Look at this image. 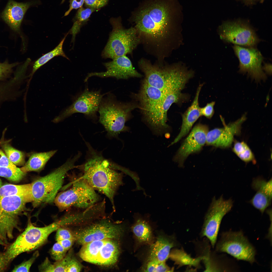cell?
Listing matches in <instances>:
<instances>
[{"instance_id":"obj_38","label":"cell","mask_w":272,"mask_h":272,"mask_svg":"<svg viewBox=\"0 0 272 272\" xmlns=\"http://www.w3.org/2000/svg\"><path fill=\"white\" fill-rule=\"evenodd\" d=\"M67 251L57 242L51 249L50 251V255L52 259L56 261H58L64 257Z\"/></svg>"},{"instance_id":"obj_23","label":"cell","mask_w":272,"mask_h":272,"mask_svg":"<svg viewBox=\"0 0 272 272\" xmlns=\"http://www.w3.org/2000/svg\"><path fill=\"white\" fill-rule=\"evenodd\" d=\"M272 179L268 181L256 179L252 186L257 192L251 201L253 206L263 213L271 202L272 195Z\"/></svg>"},{"instance_id":"obj_17","label":"cell","mask_w":272,"mask_h":272,"mask_svg":"<svg viewBox=\"0 0 272 272\" xmlns=\"http://www.w3.org/2000/svg\"><path fill=\"white\" fill-rule=\"evenodd\" d=\"M208 131V126L199 123L193 128L183 141L174 157V159L182 167L190 155L200 150L206 143Z\"/></svg>"},{"instance_id":"obj_46","label":"cell","mask_w":272,"mask_h":272,"mask_svg":"<svg viewBox=\"0 0 272 272\" xmlns=\"http://www.w3.org/2000/svg\"><path fill=\"white\" fill-rule=\"evenodd\" d=\"M85 0H70L69 9L66 12L64 16L68 15L73 9H79L82 7Z\"/></svg>"},{"instance_id":"obj_10","label":"cell","mask_w":272,"mask_h":272,"mask_svg":"<svg viewBox=\"0 0 272 272\" xmlns=\"http://www.w3.org/2000/svg\"><path fill=\"white\" fill-rule=\"evenodd\" d=\"M219 30L222 39L237 45L253 47L259 41L249 22L242 19L224 21Z\"/></svg>"},{"instance_id":"obj_6","label":"cell","mask_w":272,"mask_h":272,"mask_svg":"<svg viewBox=\"0 0 272 272\" xmlns=\"http://www.w3.org/2000/svg\"><path fill=\"white\" fill-rule=\"evenodd\" d=\"M110 22L112 30L102 52V57L113 59L131 53L140 44L135 28L134 27L124 28L119 17L112 18Z\"/></svg>"},{"instance_id":"obj_14","label":"cell","mask_w":272,"mask_h":272,"mask_svg":"<svg viewBox=\"0 0 272 272\" xmlns=\"http://www.w3.org/2000/svg\"><path fill=\"white\" fill-rule=\"evenodd\" d=\"M233 48L239 60L240 72L247 74L257 82L266 80L261 66L263 58L258 50L253 47L245 48L237 45Z\"/></svg>"},{"instance_id":"obj_13","label":"cell","mask_w":272,"mask_h":272,"mask_svg":"<svg viewBox=\"0 0 272 272\" xmlns=\"http://www.w3.org/2000/svg\"><path fill=\"white\" fill-rule=\"evenodd\" d=\"M99 91H90L87 88L77 96L72 104L62 111L53 120L58 122L76 113H81L90 117H94L103 96Z\"/></svg>"},{"instance_id":"obj_30","label":"cell","mask_w":272,"mask_h":272,"mask_svg":"<svg viewBox=\"0 0 272 272\" xmlns=\"http://www.w3.org/2000/svg\"><path fill=\"white\" fill-rule=\"evenodd\" d=\"M96 10L91 8H85L82 7L79 8L74 20V23L70 30L72 35V41L74 43L77 34L80 31L81 28L88 20L92 13Z\"/></svg>"},{"instance_id":"obj_33","label":"cell","mask_w":272,"mask_h":272,"mask_svg":"<svg viewBox=\"0 0 272 272\" xmlns=\"http://www.w3.org/2000/svg\"><path fill=\"white\" fill-rule=\"evenodd\" d=\"M233 150L241 159L245 162H250L254 159V156L251 150L244 142H236Z\"/></svg>"},{"instance_id":"obj_1","label":"cell","mask_w":272,"mask_h":272,"mask_svg":"<svg viewBox=\"0 0 272 272\" xmlns=\"http://www.w3.org/2000/svg\"><path fill=\"white\" fill-rule=\"evenodd\" d=\"M178 0H148L131 18L145 51L153 56L164 55L171 29L183 14Z\"/></svg>"},{"instance_id":"obj_18","label":"cell","mask_w":272,"mask_h":272,"mask_svg":"<svg viewBox=\"0 0 272 272\" xmlns=\"http://www.w3.org/2000/svg\"><path fill=\"white\" fill-rule=\"evenodd\" d=\"M112 59L111 61L103 63L106 69L105 72L89 73L85 78V82H87L89 78L94 76L102 78L113 77L118 79L142 77L141 74L134 69L131 61L126 55Z\"/></svg>"},{"instance_id":"obj_48","label":"cell","mask_w":272,"mask_h":272,"mask_svg":"<svg viewBox=\"0 0 272 272\" xmlns=\"http://www.w3.org/2000/svg\"><path fill=\"white\" fill-rule=\"evenodd\" d=\"M74 240L73 239H67L57 242H58L67 251L71 247Z\"/></svg>"},{"instance_id":"obj_11","label":"cell","mask_w":272,"mask_h":272,"mask_svg":"<svg viewBox=\"0 0 272 272\" xmlns=\"http://www.w3.org/2000/svg\"><path fill=\"white\" fill-rule=\"evenodd\" d=\"M219 252L228 254L239 260L251 263L255 260V250L241 231L223 233L216 246Z\"/></svg>"},{"instance_id":"obj_31","label":"cell","mask_w":272,"mask_h":272,"mask_svg":"<svg viewBox=\"0 0 272 272\" xmlns=\"http://www.w3.org/2000/svg\"><path fill=\"white\" fill-rule=\"evenodd\" d=\"M132 231L140 243H149L152 238L151 228L147 222L141 218L138 219L132 228Z\"/></svg>"},{"instance_id":"obj_44","label":"cell","mask_w":272,"mask_h":272,"mask_svg":"<svg viewBox=\"0 0 272 272\" xmlns=\"http://www.w3.org/2000/svg\"><path fill=\"white\" fill-rule=\"evenodd\" d=\"M81 269L80 264L73 256L69 262L67 272H79Z\"/></svg>"},{"instance_id":"obj_21","label":"cell","mask_w":272,"mask_h":272,"mask_svg":"<svg viewBox=\"0 0 272 272\" xmlns=\"http://www.w3.org/2000/svg\"><path fill=\"white\" fill-rule=\"evenodd\" d=\"M35 3H20L9 0L2 13V18L12 29L18 31L25 12Z\"/></svg>"},{"instance_id":"obj_28","label":"cell","mask_w":272,"mask_h":272,"mask_svg":"<svg viewBox=\"0 0 272 272\" xmlns=\"http://www.w3.org/2000/svg\"><path fill=\"white\" fill-rule=\"evenodd\" d=\"M106 239L94 241L83 245L79 253L80 257L86 262L96 264L100 249Z\"/></svg>"},{"instance_id":"obj_20","label":"cell","mask_w":272,"mask_h":272,"mask_svg":"<svg viewBox=\"0 0 272 272\" xmlns=\"http://www.w3.org/2000/svg\"><path fill=\"white\" fill-rule=\"evenodd\" d=\"M245 114L236 121L225 125L222 128H216L208 131L206 143L207 145L225 148L231 146L234 135L240 131L242 123L246 119Z\"/></svg>"},{"instance_id":"obj_35","label":"cell","mask_w":272,"mask_h":272,"mask_svg":"<svg viewBox=\"0 0 272 272\" xmlns=\"http://www.w3.org/2000/svg\"><path fill=\"white\" fill-rule=\"evenodd\" d=\"M3 148L7 157L14 164L21 165L24 164L25 155L22 152L15 149L8 144L4 145Z\"/></svg>"},{"instance_id":"obj_47","label":"cell","mask_w":272,"mask_h":272,"mask_svg":"<svg viewBox=\"0 0 272 272\" xmlns=\"http://www.w3.org/2000/svg\"><path fill=\"white\" fill-rule=\"evenodd\" d=\"M16 166L0 149V167H14Z\"/></svg>"},{"instance_id":"obj_41","label":"cell","mask_w":272,"mask_h":272,"mask_svg":"<svg viewBox=\"0 0 272 272\" xmlns=\"http://www.w3.org/2000/svg\"><path fill=\"white\" fill-rule=\"evenodd\" d=\"M18 64V63H10L6 61L0 63V79L6 77L10 73L12 69Z\"/></svg>"},{"instance_id":"obj_32","label":"cell","mask_w":272,"mask_h":272,"mask_svg":"<svg viewBox=\"0 0 272 272\" xmlns=\"http://www.w3.org/2000/svg\"><path fill=\"white\" fill-rule=\"evenodd\" d=\"M69 33L65 36L58 45L53 49L35 61L33 65L31 77L39 68L47 63L54 57L61 56L68 59L69 58L64 52L63 45L64 42Z\"/></svg>"},{"instance_id":"obj_39","label":"cell","mask_w":272,"mask_h":272,"mask_svg":"<svg viewBox=\"0 0 272 272\" xmlns=\"http://www.w3.org/2000/svg\"><path fill=\"white\" fill-rule=\"evenodd\" d=\"M73 257L71 253H69L61 260L53 263L54 272H67L69 262Z\"/></svg>"},{"instance_id":"obj_27","label":"cell","mask_w":272,"mask_h":272,"mask_svg":"<svg viewBox=\"0 0 272 272\" xmlns=\"http://www.w3.org/2000/svg\"><path fill=\"white\" fill-rule=\"evenodd\" d=\"M169 258L173 261L175 264L180 267L184 265L199 267L201 261L204 259V256L196 258L191 257L182 249H176L170 252Z\"/></svg>"},{"instance_id":"obj_45","label":"cell","mask_w":272,"mask_h":272,"mask_svg":"<svg viewBox=\"0 0 272 272\" xmlns=\"http://www.w3.org/2000/svg\"><path fill=\"white\" fill-rule=\"evenodd\" d=\"M39 269L40 271L54 272L53 264L51 262L48 258L39 266Z\"/></svg>"},{"instance_id":"obj_8","label":"cell","mask_w":272,"mask_h":272,"mask_svg":"<svg viewBox=\"0 0 272 272\" xmlns=\"http://www.w3.org/2000/svg\"><path fill=\"white\" fill-rule=\"evenodd\" d=\"M133 107L119 103L111 95L103 98L98 110L99 121L109 136L117 137L121 132L128 130L125 123Z\"/></svg>"},{"instance_id":"obj_49","label":"cell","mask_w":272,"mask_h":272,"mask_svg":"<svg viewBox=\"0 0 272 272\" xmlns=\"http://www.w3.org/2000/svg\"><path fill=\"white\" fill-rule=\"evenodd\" d=\"M243 2L245 5L251 6L256 4L255 0H236Z\"/></svg>"},{"instance_id":"obj_5","label":"cell","mask_w":272,"mask_h":272,"mask_svg":"<svg viewBox=\"0 0 272 272\" xmlns=\"http://www.w3.org/2000/svg\"><path fill=\"white\" fill-rule=\"evenodd\" d=\"M28 220L24 230L7 248L8 254L13 258L22 253L37 249L46 242L51 233L59 227L67 225L66 221L63 217L42 227L35 226L32 223L30 218Z\"/></svg>"},{"instance_id":"obj_4","label":"cell","mask_w":272,"mask_h":272,"mask_svg":"<svg viewBox=\"0 0 272 272\" xmlns=\"http://www.w3.org/2000/svg\"><path fill=\"white\" fill-rule=\"evenodd\" d=\"M164 93L152 86L144 81L138 97L140 107L144 119L153 132L161 135L168 128L162 113Z\"/></svg>"},{"instance_id":"obj_29","label":"cell","mask_w":272,"mask_h":272,"mask_svg":"<svg viewBox=\"0 0 272 272\" xmlns=\"http://www.w3.org/2000/svg\"><path fill=\"white\" fill-rule=\"evenodd\" d=\"M12 196L27 197L32 201L30 183L21 185L7 184L0 186V197Z\"/></svg>"},{"instance_id":"obj_15","label":"cell","mask_w":272,"mask_h":272,"mask_svg":"<svg viewBox=\"0 0 272 272\" xmlns=\"http://www.w3.org/2000/svg\"><path fill=\"white\" fill-rule=\"evenodd\" d=\"M138 65L145 76L144 81L150 86L163 92L174 75L175 66H161V64H153L148 60L141 58Z\"/></svg>"},{"instance_id":"obj_2","label":"cell","mask_w":272,"mask_h":272,"mask_svg":"<svg viewBox=\"0 0 272 272\" xmlns=\"http://www.w3.org/2000/svg\"><path fill=\"white\" fill-rule=\"evenodd\" d=\"M88 146L92 155L83 165V174L81 177L95 190L106 196L115 210L114 198L123 184V174L116 171L111 163Z\"/></svg>"},{"instance_id":"obj_26","label":"cell","mask_w":272,"mask_h":272,"mask_svg":"<svg viewBox=\"0 0 272 272\" xmlns=\"http://www.w3.org/2000/svg\"><path fill=\"white\" fill-rule=\"evenodd\" d=\"M56 151V150H54L32 153L26 163L20 169L26 173L29 172H39L43 169L48 161Z\"/></svg>"},{"instance_id":"obj_3","label":"cell","mask_w":272,"mask_h":272,"mask_svg":"<svg viewBox=\"0 0 272 272\" xmlns=\"http://www.w3.org/2000/svg\"><path fill=\"white\" fill-rule=\"evenodd\" d=\"M81 155V153H78L50 173L37 178L30 183L31 202L34 208L54 202L67 174L79 166L75 165V163Z\"/></svg>"},{"instance_id":"obj_51","label":"cell","mask_w":272,"mask_h":272,"mask_svg":"<svg viewBox=\"0 0 272 272\" xmlns=\"http://www.w3.org/2000/svg\"><path fill=\"white\" fill-rule=\"evenodd\" d=\"M265 0H255L256 2V3L257 2H259L261 3H263L264 1Z\"/></svg>"},{"instance_id":"obj_42","label":"cell","mask_w":272,"mask_h":272,"mask_svg":"<svg viewBox=\"0 0 272 272\" xmlns=\"http://www.w3.org/2000/svg\"><path fill=\"white\" fill-rule=\"evenodd\" d=\"M215 101H213L208 103L204 107L200 108V113L201 116H204L207 118L211 119L214 113V107Z\"/></svg>"},{"instance_id":"obj_12","label":"cell","mask_w":272,"mask_h":272,"mask_svg":"<svg viewBox=\"0 0 272 272\" xmlns=\"http://www.w3.org/2000/svg\"><path fill=\"white\" fill-rule=\"evenodd\" d=\"M232 200L224 199L222 195L214 197L205 216L201 236L207 238L214 247L216 244L220 224L224 216L231 209Z\"/></svg>"},{"instance_id":"obj_22","label":"cell","mask_w":272,"mask_h":272,"mask_svg":"<svg viewBox=\"0 0 272 272\" xmlns=\"http://www.w3.org/2000/svg\"><path fill=\"white\" fill-rule=\"evenodd\" d=\"M203 85L202 84H201L199 85L191 104L182 114V123L180 131L169 146L178 142L186 135L195 122L201 116L198 100L199 94Z\"/></svg>"},{"instance_id":"obj_25","label":"cell","mask_w":272,"mask_h":272,"mask_svg":"<svg viewBox=\"0 0 272 272\" xmlns=\"http://www.w3.org/2000/svg\"><path fill=\"white\" fill-rule=\"evenodd\" d=\"M119 250L118 243L112 239H107L100 248L96 259V264L110 265L117 261Z\"/></svg>"},{"instance_id":"obj_36","label":"cell","mask_w":272,"mask_h":272,"mask_svg":"<svg viewBox=\"0 0 272 272\" xmlns=\"http://www.w3.org/2000/svg\"><path fill=\"white\" fill-rule=\"evenodd\" d=\"M173 268H170L165 262L148 259L144 270L146 272H169L173 271Z\"/></svg>"},{"instance_id":"obj_19","label":"cell","mask_w":272,"mask_h":272,"mask_svg":"<svg viewBox=\"0 0 272 272\" xmlns=\"http://www.w3.org/2000/svg\"><path fill=\"white\" fill-rule=\"evenodd\" d=\"M191 79L188 74L181 73L171 80L164 90L162 105V113L164 119L167 122V112L173 104H181L187 101L189 97L182 92L186 84Z\"/></svg>"},{"instance_id":"obj_34","label":"cell","mask_w":272,"mask_h":272,"mask_svg":"<svg viewBox=\"0 0 272 272\" xmlns=\"http://www.w3.org/2000/svg\"><path fill=\"white\" fill-rule=\"evenodd\" d=\"M26 173L20 168L14 167H0V176L6 178L12 181L18 182L22 180Z\"/></svg>"},{"instance_id":"obj_50","label":"cell","mask_w":272,"mask_h":272,"mask_svg":"<svg viewBox=\"0 0 272 272\" xmlns=\"http://www.w3.org/2000/svg\"><path fill=\"white\" fill-rule=\"evenodd\" d=\"M271 65L269 64H266L265 65L263 69L266 73L269 74H270L271 73Z\"/></svg>"},{"instance_id":"obj_40","label":"cell","mask_w":272,"mask_h":272,"mask_svg":"<svg viewBox=\"0 0 272 272\" xmlns=\"http://www.w3.org/2000/svg\"><path fill=\"white\" fill-rule=\"evenodd\" d=\"M62 226L57 230L56 239L57 241L67 239H73L75 238L73 233L69 229Z\"/></svg>"},{"instance_id":"obj_7","label":"cell","mask_w":272,"mask_h":272,"mask_svg":"<svg viewBox=\"0 0 272 272\" xmlns=\"http://www.w3.org/2000/svg\"><path fill=\"white\" fill-rule=\"evenodd\" d=\"M68 189L57 194L54 201L60 211L71 208L84 209L99 202L100 197L87 182L81 177L71 183Z\"/></svg>"},{"instance_id":"obj_43","label":"cell","mask_w":272,"mask_h":272,"mask_svg":"<svg viewBox=\"0 0 272 272\" xmlns=\"http://www.w3.org/2000/svg\"><path fill=\"white\" fill-rule=\"evenodd\" d=\"M109 0H85L84 3L87 7L95 9L96 10L105 6Z\"/></svg>"},{"instance_id":"obj_9","label":"cell","mask_w":272,"mask_h":272,"mask_svg":"<svg viewBox=\"0 0 272 272\" xmlns=\"http://www.w3.org/2000/svg\"><path fill=\"white\" fill-rule=\"evenodd\" d=\"M29 198L12 196L0 197V245H6L13 238L16 230H20L18 216L24 210Z\"/></svg>"},{"instance_id":"obj_37","label":"cell","mask_w":272,"mask_h":272,"mask_svg":"<svg viewBox=\"0 0 272 272\" xmlns=\"http://www.w3.org/2000/svg\"><path fill=\"white\" fill-rule=\"evenodd\" d=\"M39 255V251H36L34 253L31 257L29 259L15 266L12 271H29L31 266Z\"/></svg>"},{"instance_id":"obj_52","label":"cell","mask_w":272,"mask_h":272,"mask_svg":"<svg viewBox=\"0 0 272 272\" xmlns=\"http://www.w3.org/2000/svg\"><path fill=\"white\" fill-rule=\"evenodd\" d=\"M65 0H62V3H63L64 2V1Z\"/></svg>"},{"instance_id":"obj_24","label":"cell","mask_w":272,"mask_h":272,"mask_svg":"<svg viewBox=\"0 0 272 272\" xmlns=\"http://www.w3.org/2000/svg\"><path fill=\"white\" fill-rule=\"evenodd\" d=\"M176 245L173 238L159 237L151 247L148 259L165 262L169 258L171 249Z\"/></svg>"},{"instance_id":"obj_16","label":"cell","mask_w":272,"mask_h":272,"mask_svg":"<svg viewBox=\"0 0 272 272\" xmlns=\"http://www.w3.org/2000/svg\"><path fill=\"white\" fill-rule=\"evenodd\" d=\"M122 232L118 225L103 221L73 233L75 240L83 245L92 241L107 239H117Z\"/></svg>"}]
</instances>
